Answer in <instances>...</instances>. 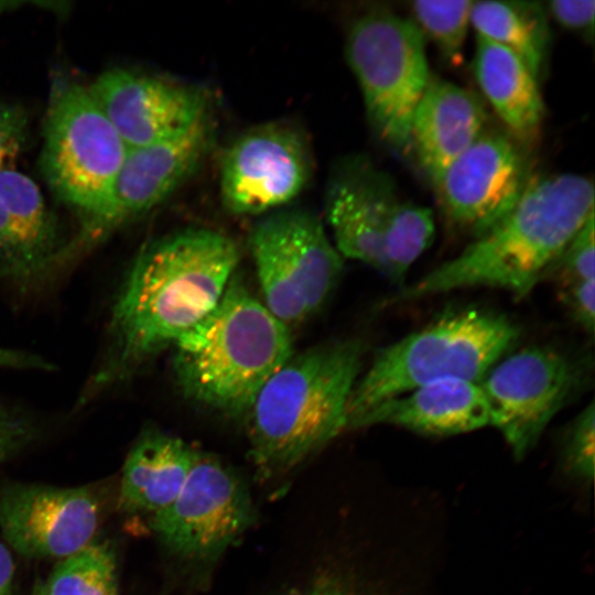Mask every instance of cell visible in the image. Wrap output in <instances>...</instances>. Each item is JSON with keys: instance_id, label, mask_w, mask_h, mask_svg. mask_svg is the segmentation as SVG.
<instances>
[{"instance_id": "5", "label": "cell", "mask_w": 595, "mask_h": 595, "mask_svg": "<svg viewBox=\"0 0 595 595\" xmlns=\"http://www.w3.org/2000/svg\"><path fill=\"white\" fill-rule=\"evenodd\" d=\"M518 337V327L506 316L469 309L381 348L356 381L345 431L380 402L421 386L450 379L480 382Z\"/></svg>"}, {"instance_id": "6", "label": "cell", "mask_w": 595, "mask_h": 595, "mask_svg": "<svg viewBox=\"0 0 595 595\" xmlns=\"http://www.w3.org/2000/svg\"><path fill=\"white\" fill-rule=\"evenodd\" d=\"M128 151L87 87L61 83L53 88L44 122L41 170L53 194L83 217L66 256L107 210Z\"/></svg>"}, {"instance_id": "21", "label": "cell", "mask_w": 595, "mask_h": 595, "mask_svg": "<svg viewBox=\"0 0 595 595\" xmlns=\"http://www.w3.org/2000/svg\"><path fill=\"white\" fill-rule=\"evenodd\" d=\"M2 202L34 280L61 262L57 225L35 182L15 169L0 171Z\"/></svg>"}, {"instance_id": "22", "label": "cell", "mask_w": 595, "mask_h": 595, "mask_svg": "<svg viewBox=\"0 0 595 595\" xmlns=\"http://www.w3.org/2000/svg\"><path fill=\"white\" fill-rule=\"evenodd\" d=\"M470 23L476 35L515 53L540 78L550 41L547 10L540 2L474 1Z\"/></svg>"}, {"instance_id": "12", "label": "cell", "mask_w": 595, "mask_h": 595, "mask_svg": "<svg viewBox=\"0 0 595 595\" xmlns=\"http://www.w3.org/2000/svg\"><path fill=\"white\" fill-rule=\"evenodd\" d=\"M100 501L85 486L12 484L0 490V532L26 559L63 560L94 542Z\"/></svg>"}, {"instance_id": "7", "label": "cell", "mask_w": 595, "mask_h": 595, "mask_svg": "<svg viewBox=\"0 0 595 595\" xmlns=\"http://www.w3.org/2000/svg\"><path fill=\"white\" fill-rule=\"evenodd\" d=\"M345 52L375 130L407 150L413 112L431 80L423 34L414 21L372 11L353 21Z\"/></svg>"}, {"instance_id": "36", "label": "cell", "mask_w": 595, "mask_h": 595, "mask_svg": "<svg viewBox=\"0 0 595 595\" xmlns=\"http://www.w3.org/2000/svg\"><path fill=\"white\" fill-rule=\"evenodd\" d=\"M32 595H47L45 592V588L43 586V583H39L35 588L33 589Z\"/></svg>"}, {"instance_id": "33", "label": "cell", "mask_w": 595, "mask_h": 595, "mask_svg": "<svg viewBox=\"0 0 595 595\" xmlns=\"http://www.w3.org/2000/svg\"><path fill=\"white\" fill-rule=\"evenodd\" d=\"M284 595H361L339 576L331 573L318 574Z\"/></svg>"}, {"instance_id": "35", "label": "cell", "mask_w": 595, "mask_h": 595, "mask_svg": "<svg viewBox=\"0 0 595 595\" xmlns=\"http://www.w3.org/2000/svg\"><path fill=\"white\" fill-rule=\"evenodd\" d=\"M15 580V563L11 550L0 540V595H12Z\"/></svg>"}, {"instance_id": "15", "label": "cell", "mask_w": 595, "mask_h": 595, "mask_svg": "<svg viewBox=\"0 0 595 595\" xmlns=\"http://www.w3.org/2000/svg\"><path fill=\"white\" fill-rule=\"evenodd\" d=\"M87 88L128 149L175 136L209 115L202 89L129 69L106 71Z\"/></svg>"}, {"instance_id": "13", "label": "cell", "mask_w": 595, "mask_h": 595, "mask_svg": "<svg viewBox=\"0 0 595 595\" xmlns=\"http://www.w3.org/2000/svg\"><path fill=\"white\" fill-rule=\"evenodd\" d=\"M530 178L510 139L482 133L433 184L446 216L478 238L510 214Z\"/></svg>"}, {"instance_id": "3", "label": "cell", "mask_w": 595, "mask_h": 595, "mask_svg": "<svg viewBox=\"0 0 595 595\" xmlns=\"http://www.w3.org/2000/svg\"><path fill=\"white\" fill-rule=\"evenodd\" d=\"M173 347L183 393L232 415L248 413L262 387L293 356L288 325L234 277L216 306Z\"/></svg>"}, {"instance_id": "2", "label": "cell", "mask_w": 595, "mask_h": 595, "mask_svg": "<svg viewBox=\"0 0 595 595\" xmlns=\"http://www.w3.org/2000/svg\"><path fill=\"white\" fill-rule=\"evenodd\" d=\"M594 213V186L565 173L530 178L510 214L455 258L401 288L394 301L488 286L522 298Z\"/></svg>"}, {"instance_id": "29", "label": "cell", "mask_w": 595, "mask_h": 595, "mask_svg": "<svg viewBox=\"0 0 595 595\" xmlns=\"http://www.w3.org/2000/svg\"><path fill=\"white\" fill-rule=\"evenodd\" d=\"M0 272L21 284L34 281L22 246L0 201Z\"/></svg>"}, {"instance_id": "28", "label": "cell", "mask_w": 595, "mask_h": 595, "mask_svg": "<svg viewBox=\"0 0 595 595\" xmlns=\"http://www.w3.org/2000/svg\"><path fill=\"white\" fill-rule=\"evenodd\" d=\"M29 139V119L20 106L0 101V171L11 167Z\"/></svg>"}, {"instance_id": "31", "label": "cell", "mask_w": 595, "mask_h": 595, "mask_svg": "<svg viewBox=\"0 0 595 595\" xmlns=\"http://www.w3.org/2000/svg\"><path fill=\"white\" fill-rule=\"evenodd\" d=\"M548 11L564 28L592 39L594 34V0H554Z\"/></svg>"}, {"instance_id": "27", "label": "cell", "mask_w": 595, "mask_h": 595, "mask_svg": "<svg viewBox=\"0 0 595 595\" xmlns=\"http://www.w3.org/2000/svg\"><path fill=\"white\" fill-rule=\"evenodd\" d=\"M595 461V405L584 408L565 435L563 465L566 472L584 482L592 483Z\"/></svg>"}, {"instance_id": "24", "label": "cell", "mask_w": 595, "mask_h": 595, "mask_svg": "<svg viewBox=\"0 0 595 595\" xmlns=\"http://www.w3.org/2000/svg\"><path fill=\"white\" fill-rule=\"evenodd\" d=\"M42 583L47 595H120L116 553L94 541L60 560Z\"/></svg>"}, {"instance_id": "8", "label": "cell", "mask_w": 595, "mask_h": 595, "mask_svg": "<svg viewBox=\"0 0 595 595\" xmlns=\"http://www.w3.org/2000/svg\"><path fill=\"white\" fill-rule=\"evenodd\" d=\"M249 244L264 305L286 325L316 311L343 269L323 224L304 209L268 214L253 226Z\"/></svg>"}, {"instance_id": "34", "label": "cell", "mask_w": 595, "mask_h": 595, "mask_svg": "<svg viewBox=\"0 0 595 595\" xmlns=\"http://www.w3.org/2000/svg\"><path fill=\"white\" fill-rule=\"evenodd\" d=\"M0 367L50 369L51 365L36 355L0 347Z\"/></svg>"}, {"instance_id": "11", "label": "cell", "mask_w": 595, "mask_h": 595, "mask_svg": "<svg viewBox=\"0 0 595 595\" xmlns=\"http://www.w3.org/2000/svg\"><path fill=\"white\" fill-rule=\"evenodd\" d=\"M312 167L309 143L295 126L284 121L255 126L223 156L221 203L234 215L272 213L302 193Z\"/></svg>"}, {"instance_id": "1", "label": "cell", "mask_w": 595, "mask_h": 595, "mask_svg": "<svg viewBox=\"0 0 595 595\" xmlns=\"http://www.w3.org/2000/svg\"><path fill=\"white\" fill-rule=\"evenodd\" d=\"M238 258L236 244L208 228L178 230L147 245L113 304L109 347L86 396L125 378L203 320L223 296Z\"/></svg>"}, {"instance_id": "19", "label": "cell", "mask_w": 595, "mask_h": 595, "mask_svg": "<svg viewBox=\"0 0 595 595\" xmlns=\"http://www.w3.org/2000/svg\"><path fill=\"white\" fill-rule=\"evenodd\" d=\"M196 451L180 437L150 431L131 447L122 466L118 506L125 512L151 515L178 495Z\"/></svg>"}, {"instance_id": "10", "label": "cell", "mask_w": 595, "mask_h": 595, "mask_svg": "<svg viewBox=\"0 0 595 595\" xmlns=\"http://www.w3.org/2000/svg\"><path fill=\"white\" fill-rule=\"evenodd\" d=\"M499 361L479 385L489 425L520 459L574 394L580 375L566 356L548 347H528Z\"/></svg>"}, {"instance_id": "17", "label": "cell", "mask_w": 595, "mask_h": 595, "mask_svg": "<svg viewBox=\"0 0 595 595\" xmlns=\"http://www.w3.org/2000/svg\"><path fill=\"white\" fill-rule=\"evenodd\" d=\"M377 424L446 436L484 428L489 424V411L479 382L450 379L380 402L360 415L350 430Z\"/></svg>"}, {"instance_id": "4", "label": "cell", "mask_w": 595, "mask_h": 595, "mask_svg": "<svg viewBox=\"0 0 595 595\" xmlns=\"http://www.w3.org/2000/svg\"><path fill=\"white\" fill-rule=\"evenodd\" d=\"M364 345L338 339L292 356L262 387L248 413L252 461L284 472L345 431Z\"/></svg>"}, {"instance_id": "23", "label": "cell", "mask_w": 595, "mask_h": 595, "mask_svg": "<svg viewBox=\"0 0 595 595\" xmlns=\"http://www.w3.org/2000/svg\"><path fill=\"white\" fill-rule=\"evenodd\" d=\"M434 232L430 208L398 198L382 229L385 274L401 284L409 268L433 241Z\"/></svg>"}, {"instance_id": "9", "label": "cell", "mask_w": 595, "mask_h": 595, "mask_svg": "<svg viewBox=\"0 0 595 595\" xmlns=\"http://www.w3.org/2000/svg\"><path fill=\"white\" fill-rule=\"evenodd\" d=\"M253 519L247 486L218 458L196 451L176 498L150 516V528L174 555L207 561L242 536Z\"/></svg>"}, {"instance_id": "26", "label": "cell", "mask_w": 595, "mask_h": 595, "mask_svg": "<svg viewBox=\"0 0 595 595\" xmlns=\"http://www.w3.org/2000/svg\"><path fill=\"white\" fill-rule=\"evenodd\" d=\"M594 240L593 213L550 266L544 278H553L559 286L595 279Z\"/></svg>"}, {"instance_id": "14", "label": "cell", "mask_w": 595, "mask_h": 595, "mask_svg": "<svg viewBox=\"0 0 595 595\" xmlns=\"http://www.w3.org/2000/svg\"><path fill=\"white\" fill-rule=\"evenodd\" d=\"M213 133L208 115L183 132L129 149L107 210L71 256L171 196L199 167L210 149Z\"/></svg>"}, {"instance_id": "32", "label": "cell", "mask_w": 595, "mask_h": 595, "mask_svg": "<svg viewBox=\"0 0 595 595\" xmlns=\"http://www.w3.org/2000/svg\"><path fill=\"white\" fill-rule=\"evenodd\" d=\"M31 424L20 414L0 405V464L31 441Z\"/></svg>"}, {"instance_id": "30", "label": "cell", "mask_w": 595, "mask_h": 595, "mask_svg": "<svg viewBox=\"0 0 595 595\" xmlns=\"http://www.w3.org/2000/svg\"><path fill=\"white\" fill-rule=\"evenodd\" d=\"M560 299L571 317L592 335L595 321V279L560 286Z\"/></svg>"}, {"instance_id": "25", "label": "cell", "mask_w": 595, "mask_h": 595, "mask_svg": "<svg viewBox=\"0 0 595 595\" xmlns=\"http://www.w3.org/2000/svg\"><path fill=\"white\" fill-rule=\"evenodd\" d=\"M470 0H418L412 3L415 25L437 46L444 58L455 64L470 23Z\"/></svg>"}, {"instance_id": "18", "label": "cell", "mask_w": 595, "mask_h": 595, "mask_svg": "<svg viewBox=\"0 0 595 595\" xmlns=\"http://www.w3.org/2000/svg\"><path fill=\"white\" fill-rule=\"evenodd\" d=\"M485 121V108L474 93L430 80L413 112L410 143L432 183L482 134Z\"/></svg>"}, {"instance_id": "16", "label": "cell", "mask_w": 595, "mask_h": 595, "mask_svg": "<svg viewBox=\"0 0 595 595\" xmlns=\"http://www.w3.org/2000/svg\"><path fill=\"white\" fill-rule=\"evenodd\" d=\"M397 199L391 180L366 158L342 160L328 178L324 197L339 255L385 274L382 229Z\"/></svg>"}, {"instance_id": "20", "label": "cell", "mask_w": 595, "mask_h": 595, "mask_svg": "<svg viewBox=\"0 0 595 595\" xmlns=\"http://www.w3.org/2000/svg\"><path fill=\"white\" fill-rule=\"evenodd\" d=\"M473 67L480 89L509 130L520 140H532L544 108L539 79L515 53L480 35Z\"/></svg>"}]
</instances>
